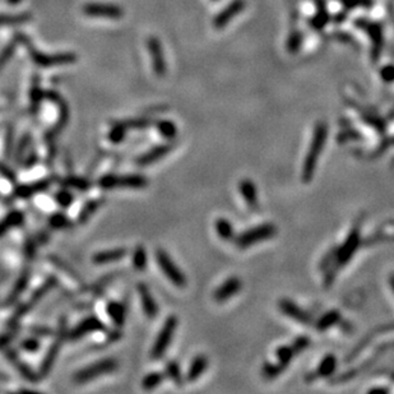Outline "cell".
<instances>
[{
	"instance_id": "6da1fadb",
	"label": "cell",
	"mask_w": 394,
	"mask_h": 394,
	"mask_svg": "<svg viewBox=\"0 0 394 394\" xmlns=\"http://www.w3.org/2000/svg\"><path fill=\"white\" fill-rule=\"evenodd\" d=\"M328 137V127L325 122H319L317 124L314 129V134H313L312 143H310L309 151L305 157L304 165H302L301 171V180L302 182H310L315 175V170H317L318 161H319V156L322 153L323 148H324L325 142H327Z\"/></svg>"
},
{
	"instance_id": "7a4b0ae2",
	"label": "cell",
	"mask_w": 394,
	"mask_h": 394,
	"mask_svg": "<svg viewBox=\"0 0 394 394\" xmlns=\"http://www.w3.org/2000/svg\"><path fill=\"white\" fill-rule=\"evenodd\" d=\"M57 284V280L55 277H49L48 280H46L45 282H44L43 284H41L38 288H36L35 291H33V294L31 295L30 299L27 300L26 302H23V304L18 305V307L15 309L14 314L10 317V319L8 320V327L10 328H15L18 325V323L20 322V320L23 319V318L26 317V315L28 314V313L31 312V310L33 309V307L36 306V305L38 304V302L41 301V300L44 299V297L46 296V295L49 294V292L51 291L53 288H55Z\"/></svg>"
},
{
	"instance_id": "3957f363",
	"label": "cell",
	"mask_w": 394,
	"mask_h": 394,
	"mask_svg": "<svg viewBox=\"0 0 394 394\" xmlns=\"http://www.w3.org/2000/svg\"><path fill=\"white\" fill-rule=\"evenodd\" d=\"M17 37L20 44L26 46L27 51L30 53L31 57L33 61L43 68L54 67V65H63V64H72V63L77 61V55L73 53H60L54 54V55H46V54L41 53V51L36 50L35 46L30 41V38L26 37L23 33H17Z\"/></svg>"
},
{
	"instance_id": "277c9868",
	"label": "cell",
	"mask_w": 394,
	"mask_h": 394,
	"mask_svg": "<svg viewBox=\"0 0 394 394\" xmlns=\"http://www.w3.org/2000/svg\"><path fill=\"white\" fill-rule=\"evenodd\" d=\"M65 338H68L67 319L61 318L59 323V329H57V333L55 335V339H54L53 344H51L50 348L48 349L46 355L44 356L43 362H41L40 370H38V375H40L41 378H46L51 372L57 357H59L60 351H61V347Z\"/></svg>"
},
{
	"instance_id": "5b68a950",
	"label": "cell",
	"mask_w": 394,
	"mask_h": 394,
	"mask_svg": "<svg viewBox=\"0 0 394 394\" xmlns=\"http://www.w3.org/2000/svg\"><path fill=\"white\" fill-rule=\"evenodd\" d=\"M277 234V227L272 223H263V225L252 227L246 230L245 232L240 234L234 239V242L240 249H246V247L257 245L259 242L265 241L268 239H272Z\"/></svg>"
},
{
	"instance_id": "8992f818",
	"label": "cell",
	"mask_w": 394,
	"mask_h": 394,
	"mask_svg": "<svg viewBox=\"0 0 394 394\" xmlns=\"http://www.w3.org/2000/svg\"><path fill=\"white\" fill-rule=\"evenodd\" d=\"M148 180L143 175H114L109 174L98 180V186L105 190L116 189V188H132L142 189L147 186Z\"/></svg>"
},
{
	"instance_id": "52a82bcc",
	"label": "cell",
	"mask_w": 394,
	"mask_h": 394,
	"mask_svg": "<svg viewBox=\"0 0 394 394\" xmlns=\"http://www.w3.org/2000/svg\"><path fill=\"white\" fill-rule=\"evenodd\" d=\"M117 367V361L115 359H103L100 361L95 362V364L90 365V366H86L85 369L79 370L74 374L73 380L78 384H83V383H87L90 380L96 379V378L103 377L106 374H110L116 370Z\"/></svg>"
},
{
	"instance_id": "ba28073f",
	"label": "cell",
	"mask_w": 394,
	"mask_h": 394,
	"mask_svg": "<svg viewBox=\"0 0 394 394\" xmlns=\"http://www.w3.org/2000/svg\"><path fill=\"white\" fill-rule=\"evenodd\" d=\"M177 318L175 315H171L163 323V327L161 328L160 333H158L157 338H156L155 344L152 347V351H151V356L153 360H158L161 357H163L166 349L169 348L170 343H171L172 338H174L175 332H176L177 328Z\"/></svg>"
},
{
	"instance_id": "9c48e42d",
	"label": "cell",
	"mask_w": 394,
	"mask_h": 394,
	"mask_svg": "<svg viewBox=\"0 0 394 394\" xmlns=\"http://www.w3.org/2000/svg\"><path fill=\"white\" fill-rule=\"evenodd\" d=\"M360 244H361V232H360V223H357L356 226L352 227L346 241L336 249L335 264H337L338 267L346 265L348 260L354 257L356 250L359 249Z\"/></svg>"
},
{
	"instance_id": "30bf717a",
	"label": "cell",
	"mask_w": 394,
	"mask_h": 394,
	"mask_svg": "<svg viewBox=\"0 0 394 394\" xmlns=\"http://www.w3.org/2000/svg\"><path fill=\"white\" fill-rule=\"evenodd\" d=\"M156 260H157L158 267L162 269L163 275L169 278V281L171 282L174 286L179 287V288H184L186 286V277H185L184 273L179 269L176 264L174 263V260L171 259V257L165 252L163 249H157L156 252Z\"/></svg>"
},
{
	"instance_id": "8fae6325",
	"label": "cell",
	"mask_w": 394,
	"mask_h": 394,
	"mask_svg": "<svg viewBox=\"0 0 394 394\" xmlns=\"http://www.w3.org/2000/svg\"><path fill=\"white\" fill-rule=\"evenodd\" d=\"M82 12L88 17L108 18V19H120L124 15V10L119 5L106 4V3H86Z\"/></svg>"
},
{
	"instance_id": "7c38bea8",
	"label": "cell",
	"mask_w": 394,
	"mask_h": 394,
	"mask_svg": "<svg viewBox=\"0 0 394 394\" xmlns=\"http://www.w3.org/2000/svg\"><path fill=\"white\" fill-rule=\"evenodd\" d=\"M100 330H105V324L97 317L91 315V317L85 318L72 330H68V339L78 341V339L86 337V336L92 335L95 332H100Z\"/></svg>"
},
{
	"instance_id": "4fadbf2b",
	"label": "cell",
	"mask_w": 394,
	"mask_h": 394,
	"mask_svg": "<svg viewBox=\"0 0 394 394\" xmlns=\"http://www.w3.org/2000/svg\"><path fill=\"white\" fill-rule=\"evenodd\" d=\"M278 307L282 312V314H284L286 317H288L289 319L296 320L297 323L302 325H309L313 324V318L312 315L309 314L307 312H305L304 309L299 306L297 304H295L294 301L288 299H281L280 302H278Z\"/></svg>"
},
{
	"instance_id": "5bb4252c",
	"label": "cell",
	"mask_w": 394,
	"mask_h": 394,
	"mask_svg": "<svg viewBox=\"0 0 394 394\" xmlns=\"http://www.w3.org/2000/svg\"><path fill=\"white\" fill-rule=\"evenodd\" d=\"M5 357H7L8 361L14 366V369L17 370L20 374V377L25 378L26 380L31 383H37L41 379V377L38 375V372H35L19 356H18L17 352L14 349H8L5 352Z\"/></svg>"
},
{
	"instance_id": "9a60e30c",
	"label": "cell",
	"mask_w": 394,
	"mask_h": 394,
	"mask_svg": "<svg viewBox=\"0 0 394 394\" xmlns=\"http://www.w3.org/2000/svg\"><path fill=\"white\" fill-rule=\"evenodd\" d=\"M51 185H53V180L51 179H43L38 180V181L31 182V184L19 185L14 190V197L19 198V199H27V198L33 197V195L45 193L46 190L50 189Z\"/></svg>"
},
{
	"instance_id": "2e32d148",
	"label": "cell",
	"mask_w": 394,
	"mask_h": 394,
	"mask_svg": "<svg viewBox=\"0 0 394 394\" xmlns=\"http://www.w3.org/2000/svg\"><path fill=\"white\" fill-rule=\"evenodd\" d=\"M356 25L359 26V28H362L367 32V35L370 36L372 41V45H374V53H372V56H374L375 60H378L379 57L380 51H382V46H383V30L379 25L377 23L369 22V20L365 19H359L356 22Z\"/></svg>"
},
{
	"instance_id": "e0dca14e",
	"label": "cell",
	"mask_w": 394,
	"mask_h": 394,
	"mask_svg": "<svg viewBox=\"0 0 394 394\" xmlns=\"http://www.w3.org/2000/svg\"><path fill=\"white\" fill-rule=\"evenodd\" d=\"M31 281V269H25L19 276H18L17 281L13 284L12 289H10L9 295L5 299L4 305L5 306H12V305L17 304L18 300L20 299V296L23 295V292L26 291V288L28 287Z\"/></svg>"
},
{
	"instance_id": "ac0fdd59",
	"label": "cell",
	"mask_w": 394,
	"mask_h": 394,
	"mask_svg": "<svg viewBox=\"0 0 394 394\" xmlns=\"http://www.w3.org/2000/svg\"><path fill=\"white\" fill-rule=\"evenodd\" d=\"M147 48L151 56H152L153 70L157 75H163L166 73V61L160 41L156 37H150L147 41Z\"/></svg>"
},
{
	"instance_id": "d6986e66",
	"label": "cell",
	"mask_w": 394,
	"mask_h": 394,
	"mask_svg": "<svg viewBox=\"0 0 394 394\" xmlns=\"http://www.w3.org/2000/svg\"><path fill=\"white\" fill-rule=\"evenodd\" d=\"M137 288L146 317L150 318V319H155L158 314V306L157 304H156L155 297L152 296L150 288H148V286L146 283H139Z\"/></svg>"
},
{
	"instance_id": "ffe728a7",
	"label": "cell",
	"mask_w": 394,
	"mask_h": 394,
	"mask_svg": "<svg viewBox=\"0 0 394 394\" xmlns=\"http://www.w3.org/2000/svg\"><path fill=\"white\" fill-rule=\"evenodd\" d=\"M242 283L240 281V278L237 277H230L229 280H226L218 287L217 289L213 294V297H215L216 301L218 302H223L226 300L231 299L232 296L237 295V292L241 289Z\"/></svg>"
},
{
	"instance_id": "44dd1931",
	"label": "cell",
	"mask_w": 394,
	"mask_h": 394,
	"mask_svg": "<svg viewBox=\"0 0 394 394\" xmlns=\"http://www.w3.org/2000/svg\"><path fill=\"white\" fill-rule=\"evenodd\" d=\"M245 8V0H234L232 3H230L229 5L215 18L213 20V25L216 28H223L235 15L239 14L242 9Z\"/></svg>"
},
{
	"instance_id": "7402d4cb",
	"label": "cell",
	"mask_w": 394,
	"mask_h": 394,
	"mask_svg": "<svg viewBox=\"0 0 394 394\" xmlns=\"http://www.w3.org/2000/svg\"><path fill=\"white\" fill-rule=\"evenodd\" d=\"M172 151V144H160L157 147L152 148L148 152L143 153L140 157L137 158V165L138 166H150L153 163L158 162L161 158L165 157L166 155H169Z\"/></svg>"
},
{
	"instance_id": "603a6c76",
	"label": "cell",
	"mask_w": 394,
	"mask_h": 394,
	"mask_svg": "<svg viewBox=\"0 0 394 394\" xmlns=\"http://www.w3.org/2000/svg\"><path fill=\"white\" fill-rule=\"evenodd\" d=\"M239 192L241 197L244 198L245 203L250 210H257L259 205V199H258L257 186L254 182L249 179H244L239 182Z\"/></svg>"
},
{
	"instance_id": "cb8c5ba5",
	"label": "cell",
	"mask_w": 394,
	"mask_h": 394,
	"mask_svg": "<svg viewBox=\"0 0 394 394\" xmlns=\"http://www.w3.org/2000/svg\"><path fill=\"white\" fill-rule=\"evenodd\" d=\"M128 254L127 247H114L110 250H103V252L97 253L92 257V262L96 265H105L110 264V263L117 262V260L125 258Z\"/></svg>"
},
{
	"instance_id": "d4e9b609",
	"label": "cell",
	"mask_w": 394,
	"mask_h": 394,
	"mask_svg": "<svg viewBox=\"0 0 394 394\" xmlns=\"http://www.w3.org/2000/svg\"><path fill=\"white\" fill-rule=\"evenodd\" d=\"M103 203H105L103 198H97V199H92L86 203L82 207V210H80V212L78 213L77 222L79 225H86L96 215V212L102 207Z\"/></svg>"
},
{
	"instance_id": "484cf974",
	"label": "cell",
	"mask_w": 394,
	"mask_h": 394,
	"mask_svg": "<svg viewBox=\"0 0 394 394\" xmlns=\"http://www.w3.org/2000/svg\"><path fill=\"white\" fill-rule=\"evenodd\" d=\"M208 367V359L204 355H198L193 359L192 364H190L189 369L186 372V380L188 382H194L198 378L203 375V372L207 370Z\"/></svg>"
},
{
	"instance_id": "4316f807",
	"label": "cell",
	"mask_w": 394,
	"mask_h": 394,
	"mask_svg": "<svg viewBox=\"0 0 394 394\" xmlns=\"http://www.w3.org/2000/svg\"><path fill=\"white\" fill-rule=\"evenodd\" d=\"M25 222V215L20 211H13V212L8 213L2 221H0V237L4 236L7 232L14 227L22 226Z\"/></svg>"
},
{
	"instance_id": "83f0119b",
	"label": "cell",
	"mask_w": 394,
	"mask_h": 394,
	"mask_svg": "<svg viewBox=\"0 0 394 394\" xmlns=\"http://www.w3.org/2000/svg\"><path fill=\"white\" fill-rule=\"evenodd\" d=\"M336 369H337V359H336V356L335 355H327L320 361L317 371L313 372L312 378L313 379H319V378L330 377L336 371Z\"/></svg>"
},
{
	"instance_id": "f1b7e54d",
	"label": "cell",
	"mask_w": 394,
	"mask_h": 394,
	"mask_svg": "<svg viewBox=\"0 0 394 394\" xmlns=\"http://www.w3.org/2000/svg\"><path fill=\"white\" fill-rule=\"evenodd\" d=\"M106 312H108L109 317L114 322V324L117 328H121L125 324V319H127V309H125L124 304L117 301H110L106 306Z\"/></svg>"
},
{
	"instance_id": "f546056e",
	"label": "cell",
	"mask_w": 394,
	"mask_h": 394,
	"mask_svg": "<svg viewBox=\"0 0 394 394\" xmlns=\"http://www.w3.org/2000/svg\"><path fill=\"white\" fill-rule=\"evenodd\" d=\"M339 322H341V313L338 310H329V312L325 313L324 315H322L318 319V322L315 323V328L319 332H324V330L332 328L333 325L338 324Z\"/></svg>"
},
{
	"instance_id": "4dcf8cb0",
	"label": "cell",
	"mask_w": 394,
	"mask_h": 394,
	"mask_svg": "<svg viewBox=\"0 0 394 394\" xmlns=\"http://www.w3.org/2000/svg\"><path fill=\"white\" fill-rule=\"evenodd\" d=\"M61 184L64 185V186L70 188V189L79 190V192H87V190H90L91 186H92L90 180L80 176H74V175L64 177V179L61 180Z\"/></svg>"
},
{
	"instance_id": "1f68e13d",
	"label": "cell",
	"mask_w": 394,
	"mask_h": 394,
	"mask_svg": "<svg viewBox=\"0 0 394 394\" xmlns=\"http://www.w3.org/2000/svg\"><path fill=\"white\" fill-rule=\"evenodd\" d=\"M215 227H216V232H217V235L222 240L230 241V240L235 239L234 226H232V223L230 222L227 218H222V217L217 218Z\"/></svg>"
},
{
	"instance_id": "d6a6232c",
	"label": "cell",
	"mask_w": 394,
	"mask_h": 394,
	"mask_svg": "<svg viewBox=\"0 0 394 394\" xmlns=\"http://www.w3.org/2000/svg\"><path fill=\"white\" fill-rule=\"evenodd\" d=\"M165 377H168L169 379H171L172 382H174L175 384L177 385V387L182 385V382H184V379H182L181 369H180V365L177 364V361H175V360H171V361H169L168 364H166Z\"/></svg>"
},
{
	"instance_id": "836d02e7",
	"label": "cell",
	"mask_w": 394,
	"mask_h": 394,
	"mask_svg": "<svg viewBox=\"0 0 394 394\" xmlns=\"http://www.w3.org/2000/svg\"><path fill=\"white\" fill-rule=\"evenodd\" d=\"M49 226L53 230H69L73 227V222L64 213H54L49 218Z\"/></svg>"
},
{
	"instance_id": "e575fe53",
	"label": "cell",
	"mask_w": 394,
	"mask_h": 394,
	"mask_svg": "<svg viewBox=\"0 0 394 394\" xmlns=\"http://www.w3.org/2000/svg\"><path fill=\"white\" fill-rule=\"evenodd\" d=\"M165 380V374L160 371L151 372V374L146 375L142 380V387L144 390H152L161 385V383Z\"/></svg>"
},
{
	"instance_id": "d590c367",
	"label": "cell",
	"mask_w": 394,
	"mask_h": 394,
	"mask_svg": "<svg viewBox=\"0 0 394 394\" xmlns=\"http://www.w3.org/2000/svg\"><path fill=\"white\" fill-rule=\"evenodd\" d=\"M133 267L140 272L147 267V253L143 245H138L133 252Z\"/></svg>"
},
{
	"instance_id": "8d00e7d4",
	"label": "cell",
	"mask_w": 394,
	"mask_h": 394,
	"mask_svg": "<svg viewBox=\"0 0 394 394\" xmlns=\"http://www.w3.org/2000/svg\"><path fill=\"white\" fill-rule=\"evenodd\" d=\"M295 352L291 346H281L276 349V357H277V362L286 369L288 366L289 362L295 357Z\"/></svg>"
},
{
	"instance_id": "74e56055",
	"label": "cell",
	"mask_w": 394,
	"mask_h": 394,
	"mask_svg": "<svg viewBox=\"0 0 394 394\" xmlns=\"http://www.w3.org/2000/svg\"><path fill=\"white\" fill-rule=\"evenodd\" d=\"M30 13H19V14H0V26L4 25H19L31 20Z\"/></svg>"
},
{
	"instance_id": "f35d334b",
	"label": "cell",
	"mask_w": 394,
	"mask_h": 394,
	"mask_svg": "<svg viewBox=\"0 0 394 394\" xmlns=\"http://www.w3.org/2000/svg\"><path fill=\"white\" fill-rule=\"evenodd\" d=\"M156 125H157L158 133H160L163 138H166V139H174V138L176 137L177 128L172 121H169V120H160V121L156 122Z\"/></svg>"
},
{
	"instance_id": "ab89813d",
	"label": "cell",
	"mask_w": 394,
	"mask_h": 394,
	"mask_svg": "<svg viewBox=\"0 0 394 394\" xmlns=\"http://www.w3.org/2000/svg\"><path fill=\"white\" fill-rule=\"evenodd\" d=\"M119 124L121 127H124L125 129H146L150 125L153 124V120L151 117H142V119H133V120H127V121H119Z\"/></svg>"
},
{
	"instance_id": "60d3db41",
	"label": "cell",
	"mask_w": 394,
	"mask_h": 394,
	"mask_svg": "<svg viewBox=\"0 0 394 394\" xmlns=\"http://www.w3.org/2000/svg\"><path fill=\"white\" fill-rule=\"evenodd\" d=\"M44 100V92L41 91L38 82L33 83L32 90H31V111L36 114L38 111V108L41 105V101Z\"/></svg>"
},
{
	"instance_id": "b9f144b4",
	"label": "cell",
	"mask_w": 394,
	"mask_h": 394,
	"mask_svg": "<svg viewBox=\"0 0 394 394\" xmlns=\"http://www.w3.org/2000/svg\"><path fill=\"white\" fill-rule=\"evenodd\" d=\"M284 370V367L282 365L276 362H265L262 367V374L263 377L267 378V379H276L277 377H280L282 374V371Z\"/></svg>"
},
{
	"instance_id": "7bdbcfd3",
	"label": "cell",
	"mask_w": 394,
	"mask_h": 394,
	"mask_svg": "<svg viewBox=\"0 0 394 394\" xmlns=\"http://www.w3.org/2000/svg\"><path fill=\"white\" fill-rule=\"evenodd\" d=\"M30 144H31V134H25L22 138H20L19 142H18L17 150H15V162L18 163L22 161L26 151L30 148Z\"/></svg>"
},
{
	"instance_id": "ee69618b",
	"label": "cell",
	"mask_w": 394,
	"mask_h": 394,
	"mask_svg": "<svg viewBox=\"0 0 394 394\" xmlns=\"http://www.w3.org/2000/svg\"><path fill=\"white\" fill-rule=\"evenodd\" d=\"M125 134H127V129H125L124 127H121L119 122H115L113 129L109 132L108 138H109V140H110V142L117 144V143H120V142H122V140H124Z\"/></svg>"
},
{
	"instance_id": "f6af8a7d",
	"label": "cell",
	"mask_w": 394,
	"mask_h": 394,
	"mask_svg": "<svg viewBox=\"0 0 394 394\" xmlns=\"http://www.w3.org/2000/svg\"><path fill=\"white\" fill-rule=\"evenodd\" d=\"M54 199H55L57 204L63 208L70 207V205L73 204V202H74V197H73L72 193H69L68 190H60V192H57L55 197H54Z\"/></svg>"
},
{
	"instance_id": "bcb514c9",
	"label": "cell",
	"mask_w": 394,
	"mask_h": 394,
	"mask_svg": "<svg viewBox=\"0 0 394 394\" xmlns=\"http://www.w3.org/2000/svg\"><path fill=\"white\" fill-rule=\"evenodd\" d=\"M328 13L327 10H325L324 7H319V12H318V14L315 15L314 18H313V20L310 22V25H312L313 28H317V30H320V28L323 27V26L325 25V23L328 22Z\"/></svg>"
},
{
	"instance_id": "7dc6e473",
	"label": "cell",
	"mask_w": 394,
	"mask_h": 394,
	"mask_svg": "<svg viewBox=\"0 0 394 394\" xmlns=\"http://www.w3.org/2000/svg\"><path fill=\"white\" fill-rule=\"evenodd\" d=\"M301 44H302L301 33H300L299 31H295L294 33H291L288 41H287V50H288L289 53H296V51L300 49V46H301Z\"/></svg>"
},
{
	"instance_id": "c3c4849f",
	"label": "cell",
	"mask_w": 394,
	"mask_h": 394,
	"mask_svg": "<svg viewBox=\"0 0 394 394\" xmlns=\"http://www.w3.org/2000/svg\"><path fill=\"white\" fill-rule=\"evenodd\" d=\"M17 43H18V37H17V35H15L14 40H13L12 43H10L9 45H8L7 48L4 49V50H3L2 55H0V69L4 67V65L7 64L8 60L12 57L13 53H14V50H15V45H17Z\"/></svg>"
},
{
	"instance_id": "681fc988",
	"label": "cell",
	"mask_w": 394,
	"mask_h": 394,
	"mask_svg": "<svg viewBox=\"0 0 394 394\" xmlns=\"http://www.w3.org/2000/svg\"><path fill=\"white\" fill-rule=\"evenodd\" d=\"M40 246L37 242V240L33 239V237H28L25 242V255L27 259H33L37 252V247Z\"/></svg>"
},
{
	"instance_id": "f907efd6",
	"label": "cell",
	"mask_w": 394,
	"mask_h": 394,
	"mask_svg": "<svg viewBox=\"0 0 394 394\" xmlns=\"http://www.w3.org/2000/svg\"><path fill=\"white\" fill-rule=\"evenodd\" d=\"M309 346H310V338L309 337H305V336L296 338L294 341V343L291 344L292 349H294V352L296 355L300 354V352L305 351V349H306Z\"/></svg>"
},
{
	"instance_id": "816d5d0a",
	"label": "cell",
	"mask_w": 394,
	"mask_h": 394,
	"mask_svg": "<svg viewBox=\"0 0 394 394\" xmlns=\"http://www.w3.org/2000/svg\"><path fill=\"white\" fill-rule=\"evenodd\" d=\"M20 347L27 352H37L40 349V341L37 338H26L20 342Z\"/></svg>"
},
{
	"instance_id": "f5cc1de1",
	"label": "cell",
	"mask_w": 394,
	"mask_h": 394,
	"mask_svg": "<svg viewBox=\"0 0 394 394\" xmlns=\"http://www.w3.org/2000/svg\"><path fill=\"white\" fill-rule=\"evenodd\" d=\"M31 333L33 336H38V337H49V336L54 335V330L45 325H35V327H31Z\"/></svg>"
},
{
	"instance_id": "db71d44e",
	"label": "cell",
	"mask_w": 394,
	"mask_h": 394,
	"mask_svg": "<svg viewBox=\"0 0 394 394\" xmlns=\"http://www.w3.org/2000/svg\"><path fill=\"white\" fill-rule=\"evenodd\" d=\"M12 143H13V129L12 128H9L7 137H5V146H4L5 157H10V155H12V151H13Z\"/></svg>"
},
{
	"instance_id": "11a10c76",
	"label": "cell",
	"mask_w": 394,
	"mask_h": 394,
	"mask_svg": "<svg viewBox=\"0 0 394 394\" xmlns=\"http://www.w3.org/2000/svg\"><path fill=\"white\" fill-rule=\"evenodd\" d=\"M0 175L4 176L5 179L9 180V181H15V179H17L14 171H13L12 169L8 168V166L3 162H0Z\"/></svg>"
},
{
	"instance_id": "9f6ffc18",
	"label": "cell",
	"mask_w": 394,
	"mask_h": 394,
	"mask_svg": "<svg viewBox=\"0 0 394 394\" xmlns=\"http://www.w3.org/2000/svg\"><path fill=\"white\" fill-rule=\"evenodd\" d=\"M14 338H15L14 332H7L4 333V335H0V349L9 346V343H12V341Z\"/></svg>"
},
{
	"instance_id": "6f0895ef",
	"label": "cell",
	"mask_w": 394,
	"mask_h": 394,
	"mask_svg": "<svg viewBox=\"0 0 394 394\" xmlns=\"http://www.w3.org/2000/svg\"><path fill=\"white\" fill-rule=\"evenodd\" d=\"M342 3H343L347 8H356L359 7L360 4H365V5L371 4L370 0H342Z\"/></svg>"
},
{
	"instance_id": "680465c9",
	"label": "cell",
	"mask_w": 394,
	"mask_h": 394,
	"mask_svg": "<svg viewBox=\"0 0 394 394\" xmlns=\"http://www.w3.org/2000/svg\"><path fill=\"white\" fill-rule=\"evenodd\" d=\"M383 79L387 82H392L394 80V67H387L382 70Z\"/></svg>"
},
{
	"instance_id": "91938a15",
	"label": "cell",
	"mask_w": 394,
	"mask_h": 394,
	"mask_svg": "<svg viewBox=\"0 0 394 394\" xmlns=\"http://www.w3.org/2000/svg\"><path fill=\"white\" fill-rule=\"evenodd\" d=\"M37 161H38V156L36 155L35 152H32V153H31V155H28V157L25 160V162H23V168H25V169L32 168V166L35 165V163L37 162Z\"/></svg>"
},
{
	"instance_id": "94428289",
	"label": "cell",
	"mask_w": 394,
	"mask_h": 394,
	"mask_svg": "<svg viewBox=\"0 0 394 394\" xmlns=\"http://www.w3.org/2000/svg\"><path fill=\"white\" fill-rule=\"evenodd\" d=\"M54 263H55V264L57 265V267H60V268H63V269L68 271V265H65L64 263H63V260L55 259V260H54ZM69 272H70V275H72V277H73V278H75V280H79V281H82V280H80V277H78V275H77V273H75L74 271H72V269H70V268H69ZM69 272H67V273H69Z\"/></svg>"
},
{
	"instance_id": "6125c7cd",
	"label": "cell",
	"mask_w": 394,
	"mask_h": 394,
	"mask_svg": "<svg viewBox=\"0 0 394 394\" xmlns=\"http://www.w3.org/2000/svg\"><path fill=\"white\" fill-rule=\"evenodd\" d=\"M36 240H37L38 245H43V244H46V242L50 240V235L48 234V232H40V234L37 235V237H36Z\"/></svg>"
},
{
	"instance_id": "be15d7a7",
	"label": "cell",
	"mask_w": 394,
	"mask_h": 394,
	"mask_svg": "<svg viewBox=\"0 0 394 394\" xmlns=\"http://www.w3.org/2000/svg\"><path fill=\"white\" fill-rule=\"evenodd\" d=\"M370 392H388L387 388H372V389H370Z\"/></svg>"
},
{
	"instance_id": "e7e4bbea",
	"label": "cell",
	"mask_w": 394,
	"mask_h": 394,
	"mask_svg": "<svg viewBox=\"0 0 394 394\" xmlns=\"http://www.w3.org/2000/svg\"><path fill=\"white\" fill-rule=\"evenodd\" d=\"M7 3L10 5H15L18 4V3H20V0H7Z\"/></svg>"
},
{
	"instance_id": "03108f58",
	"label": "cell",
	"mask_w": 394,
	"mask_h": 394,
	"mask_svg": "<svg viewBox=\"0 0 394 394\" xmlns=\"http://www.w3.org/2000/svg\"><path fill=\"white\" fill-rule=\"evenodd\" d=\"M390 286H392V288L394 291V275L392 276V277H390Z\"/></svg>"
}]
</instances>
